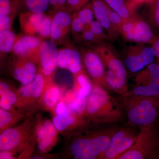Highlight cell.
Listing matches in <instances>:
<instances>
[{
  "mask_svg": "<svg viewBox=\"0 0 159 159\" xmlns=\"http://www.w3.org/2000/svg\"><path fill=\"white\" fill-rule=\"evenodd\" d=\"M136 73L129 93L144 97H159V65L152 63Z\"/></svg>",
  "mask_w": 159,
  "mask_h": 159,
  "instance_id": "52a82bcc",
  "label": "cell"
},
{
  "mask_svg": "<svg viewBox=\"0 0 159 159\" xmlns=\"http://www.w3.org/2000/svg\"><path fill=\"white\" fill-rule=\"evenodd\" d=\"M0 107L3 110L10 111H17L16 108L9 102L8 99L3 97H1L0 98Z\"/></svg>",
  "mask_w": 159,
  "mask_h": 159,
  "instance_id": "60d3db41",
  "label": "cell"
},
{
  "mask_svg": "<svg viewBox=\"0 0 159 159\" xmlns=\"http://www.w3.org/2000/svg\"><path fill=\"white\" fill-rule=\"evenodd\" d=\"M152 47L155 49L156 52V58L157 59V64L159 65V38L157 39L153 44Z\"/></svg>",
  "mask_w": 159,
  "mask_h": 159,
  "instance_id": "7bdbcfd3",
  "label": "cell"
},
{
  "mask_svg": "<svg viewBox=\"0 0 159 159\" xmlns=\"http://www.w3.org/2000/svg\"><path fill=\"white\" fill-rule=\"evenodd\" d=\"M93 7L95 17L104 29L107 31L110 37L116 38L111 25L109 18L110 7L103 0H91Z\"/></svg>",
  "mask_w": 159,
  "mask_h": 159,
  "instance_id": "ffe728a7",
  "label": "cell"
},
{
  "mask_svg": "<svg viewBox=\"0 0 159 159\" xmlns=\"http://www.w3.org/2000/svg\"><path fill=\"white\" fill-rule=\"evenodd\" d=\"M19 16L20 28L23 33L38 36L44 40L50 39L51 16L45 13L26 11L21 13Z\"/></svg>",
  "mask_w": 159,
  "mask_h": 159,
  "instance_id": "ba28073f",
  "label": "cell"
},
{
  "mask_svg": "<svg viewBox=\"0 0 159 159\" xmlns=\"http://www.w3.org/2000/svg\"><path fill=\"white\" fill-rule=\"evenodd\" d=\"M53 122L59 133L67 137L92 123L84 114L70 112L62 116L55 115Z\"/></svg>",
  "mask_w": 159,
  "mask_h": 159,
  "instance_id": "e0dca14e",
  "label": "cell"
},
{
  "mask_svg": "<svg viewBox=\"0 0 159 159\" xmlns=\"http://www.w3.org/2000/svg\"><path fill=\"white\" fill-rule=\"evenodd\" d=\"M82 62L93 84L100 86L110 92L106 77L105 66L100 57L93 50H80Z\"/></svg>",
  "mask_w": 159,
  "mask_h": 159,
  "instance_id": "5bb4252c",
  "label": "cell"
},
{
  "mask_svg": "<svg viewBox=\"0 0 159 159\" xmlns=\"http://www.w3.org/2000/svg\"><path fill=\"white\" fill-rule=\"evenodd\" d=\"M15 18L8 16L0 15V31L12 30Z\"/></svg>",
  "mask_w": 159,
  "mask_h": 159,
  "instance_id": "74e56055",
  "label": "cell"
},
{
  "mask_svg": "<svg viewBox=\"0 0 159 159\" xmlns=\"http://www.w3.org/2000/svg\"><path fill=\"white\" fill-rule=\"evenodd\" d=\"M152 0H130L132 2L134 3V5L137 6V5H140L144 3H150Z\"/></svg>",
  "mask_w": 159,
  "mask_h": 159,
  "instance_id": "ee69618b",
  "label": "cell"
},
{
  "mask_svg": "<svg viewBox=\"0 0 159 159\" xmlns=\"http://www.w3.org/2000/svg\"><path fill=\"white\" fill-rule=\"evenodd\" d=\"M73 90L80 98H88L93 88V83L87 74L85 70H81L74 74Z\"/></svg>",
  "mask_w": 159,
  "mask_h": 159,
  "instance_id": "7402d4cb",
  "label": "cell"
},
{
  "mask_svg": "<svg viewBox=\"0 0 159 159\" xmlns=\"http://www.w3.org/2000/svg\"><path fill=\"white\" fill-rule=\"evenodd\" d=\"M88 98L82 99L77 97L68 103L66 106L69 112L84 115Z\"/></svg>",
  "mask_w": 159,
  "mask_h": 159,
  "instance_id": "4dcf8cb0",
  "label": "cell"
},
{
  "mask_svg": "<svg viewBox=\"0 0 159 159\" xmlns=\"http://www.w3.org/2000/svg\"><path fill=\"white\" fill-rule=\"evenodd\" d=\"M57 66L60 68L68 70L74 74L81 70L83 69L80 51L74 46L59 49Z\"/></svg>",
  "mask_w": 159,
  "mask_h": 159,
  "instance_id": "ac0fdd59",
  "label": "cell"
},
{
  "mask_svg": "<svg viewBox=\"0 0 159 159\" xmlns=\"http://www.w3.org/2000/svg\"><path fill=\"white\" fill-rule=\"evenodd\" d=\"M72 14L66 9L56 12L52 16L50 39L57 45L73 47L70 42Z\"/></svg>",
  "mask_w": 159,
  "mask_h": 159,
  "instance_id": "7c38bea8",
  "label": "cell"
},
{
  "mask_svg": "<svg viewBox=\"0 0 159 159\" xmlns=\"http://www.w3.org/2000/svg\"><path fill=\"white\" fill-rule=\"evenodd\" d=\"M118 99L129 125L140 128L157 123L159 97H144L128 92Z\"/></svg>",
  "mask_w": 159,
  "mask_h": 159,
  "instance_id": "3957f363",
  "label": "cell"
},
{
  "mask_svg": "<svg viewBox=\"0 0 159 159\" xmlns=\"http://www.w3.org/2000/svg\"><path fill=\"white\" fill-rule=\"evenodd\" d=\"M36 140L39 149L43 153H48L57 144L58 140L51 136L44 125L43 119L39 115L36 128Z\"/></svg>",
  "mask_w": 159,
  "mask_h": 159,
  "instance_id": "44dd1931",
  "label": "cell"
},
{
  "mask_svg": "<svg viewBox=\"0 0 159 159\" xmlns=\"http://www.w3.org/2000/svg\"><path fill=\"white\" fill-rule=\"evenodd\" d=\"M39 115L29 117L21 124L10 127L0 135V151L11 150L20 153L36 140V128Z\"/></svg>",
  "mask_w": 159,
  "mask_h": 159,
  "instance_id": "5b68a950",
  "label": "cell"
},
{
  "mask_svg": "<svg viewBox=\"0 0 159 159\" xmlns=\"http://www.w3.org/2000/svg\"><path fill=\"white\" fill-rule=\"evenodd\" d=\"M114 11L122 17L123 23L136 16L135 11V5L125 0H103Z\"/></svg>",
  "mask_w": 159,
  "mask_h": 159,
  "instance_id": "603a6c76",
  "label": "cell"
},
{
  "mask_svg": "<svg viewBox=\"0 0 159 159\" xmlns=\"http://www.w3.org/2000/svg\"><path fill=\"white\" fill-rule=\"evenodd\" d=\"M70 112L68 110L66 103L63 101H60L58 102L54 112V113L55 114V115L61 116L67 115Z\"/></svg>",
  "mask_w": 159,
  "mask_h": 159,
  "instance_id": "ab89813d",
  "label": "cell"
},
{
  "mask_svg": "<svg viewBox=\"0 0 159 159\" xmlns=\"http://www.w3.org/2000/svg\"><path fill=\"white\" fill-rule=\"evenodd\" d=\"M108 92L100 86L93 84L84 113L91 123L114 124L124 119L125 113L119 99L111 96Z\"/></svg>",
  "mask_w": 159,
  "mask_h": 159,
  "instance_id": "7a4b0ae2",
  "label": "cell"
},
{
  "mask_svg": "<svg viewBox=\"0 0 159 159\" xmlns=\"http://www.w3.org/2000/svg\"><path fill=\"white\" fill-rule=\"evenodd\" d=\"M121 34L127 41L153 44L157 37L150 26L138 15L123 23Z\"/></svg>",
  "mask_w": 159,
  "mask_h": 159,
  "instance_id": "30bf717a",
  "label": "cell"
},
{
  "mask_svg": "<svg viewBox=\"0 0 159 159\" xmlns=\"http://www.w3.org/2000/svg\"><path fill=\"white\" fill-rule=\"evenodd\" d=\"M23 12L45 13L48 10L50 0H23Z\"/></svg>",
  "mask_w": 159,
  "mask_h": 159,
  "instance_id": "83f0119b",
  "label": "cell"
},
{
  "mask_svg": "<svg viewBox=\"0 0 159 159\" xmlns=\"http://www.w3.org/2000/svg\"><path fill=\"white\" fill-rule=\"evenodd\" d=\"M23 0H0V15L16 17L23 12Z\"/></svg>",
  "mask_w": 159,
  "mask_h": 159,
  "instance_id": "d4e9b609",
  "label": "cell"
},
{
  "mask_svg": "<svg viewBox=\"0 0 159 159\" xmlns=\"http://www.w3.org/2000/svg\"><path fill=\"white\" fill-rule=\"evenodd\" d=\"M17 152L11 150L2 151L0 152L1 159H14L17 158L16 154Z\"/></svg>",
  "mask_w": 159,
  "mask_h": 159,
  "instance_id": "b9f144b4",
  "label": "cell"
},
{
  "mask_svg": "<svg viewBox=\"0 0 159 159\" xmlns=\"http://www.w3.org/2000/svg\"><path fill=\"white\" fill-rule=\"evenodd\" d=\"M157 124H158V126L159 127V117L158 119Z\"/></svg>",
  "mask_w": 159,
  "mask_h": 159,
  "instance_id": "f6af8a7d",
  "label": "cell"
},
{
  "mask_svg": "<svg viewBox=\"0 0 159 159\" xmlns=\"http://www.w3.org/2000/svg\"><path fill=\"white\" fill-rule=\"evenodd\" d=\"M77 13L78 17L85 25V29H90L91 24L93 21L95 16L93 7L91 2L77 11Z\"/></svg>",
  "mask_w": 159,
  "mask_h": 159,
  "instance_id": "f546056e",
  "label": "cell"
},
{
  "mask_svg": "<svg viewBox=\"0 0 159 159\" xmlns=\"http://www.w3.org/2000/svg\"><path fill=\"white\" fill-rule=\"evenodd\" d=\"M91 0H67L66 9L71 14L78 11Z\"/></svg>",
  "mask_w": 159,
  "mask_h": 159,
  "instance_id": "e575fe53",
  "label": "cell"
},
{
  "mask_svg": "<svg viewBox=\"0 0 159 159\" xmlns=\"http://www.w3.org/2000/svg\"><path fill=\"white\" fill-rule=\"evenodd\" d=\"M156 57L153 47H148L142 43L129 48L125 60V67L133 73H136L152 63Z\"/></svg>",
  "mask_w": 159,
  "mask_h": 159,
  "instance_id": "8fae6325",
  "label": "cell"
},
{
  "mask_svg": "<svg viewBox=\"0 0 159 159\" xmlns=\"http://www.w3.org/2000/svg\"><path fill=\"white\" fill-rule=\"evenodd\" d=\"M25 116V114L19 111H10L0 108V133L16 124Z\"/></svg>",
  "mask_w": 159,
  "mask_h": 159,
  "instance_id": "484cf974",
  "label": "cell"
},
{
  "mask_svg": "<svg viewBox=\"0 0 159 159\" xmlns=\"http://www.w3.org/2000/svg\"><path fill=\"white\" fill-rule=\"evenodd\" d=\"M119 127L91 123L68 137L67 155L75 159H101Z\"/></svg>",
  "mask_w": 159,
  "mask_h": 159,
  "instance_id": "6da1fadb",
  "label": "cell"
},
{
  "mask_svg": "<svg viewBox=\"0 0 159 159\" xmlns=\"http://www.w3.org/2000/svg\"><path fill=\"white\" fill-rule=\"evenodd\" d=\"M90 28L99 43H102L103 41L108 38V36L104 32V28L97 21H93L91 24Z\"/></svg>",
  "mask_w": 159,
  "mask_h": 159,
  "instance_id": "836d02e7",
  "label": "cell"
},
{
  "mask_svg": "<svg viewBox=\"0 0 159 159\" xmlns=\"http://www.w3.org/2000/svg\"><path fill=\"white\" fill-rule=\"evenodd\" d=\"M132 125L119 127L101 159H118L130 148L135 142L139 132Z\"/></svg>",
  "mask_w": 159,
  "mask_h": 159,
  "instance_id": "9c48e42d",
  "label": "cell"
},
{
  "mask_svg": "<svg viewBox=\"0 0 159 159\" xmlns=\"http://www.w3.org/2000/svg\"><path fill=\"white\" fill-rule=\"evenodd\" d=\"M85 29L83 22L78 17L77 11L72 14L71 20V34L76 42H81L83 33Z\"/></svg>",
  "mask_w": 159,
  "mask_h": 159,
  "instance_id": "f1b7e54d",
  "label": "cell"
},
{
  "mask_svg": "<svg viewBox=\"0 0 159 159\" xmlns=\"http://www.w3.org/2000/svg\"><path fill=\"white\" fill-rule=\"evenodd\" d=\"M109 18L111 25L117 37L121 34L123 24V20L118 13L111 8L109 10Z\"/></svg>",
  "mask_w": 159,
  "mask_h": 159,
  "instance_id": "d6a6232c",
  "label": "cell"
},
{
  "mask_svg": "<svg viewBox=\"0 0 159 159\" xmlns=\"http://www.w3.org/2000/svg\"><path fill=\"white\" fill-rule=\"evenodd\" d=\"M5 97L6 99H8L9 102L14 107L16 108V105L18 102V96L17 94V90H14L12 87L6 92L5 94L0 96V97Z\"/></svg>",
  "mask_w": 159,
  "mask_h": 159,
  "instance_id": "f35d334b",
  "label": "cell"
},
{
  "mask_svg": "<svg viewBox=\"0 0 159 159\" xmlns=\"http://www.w3.org/2000/svg\"><path fill=\"white\" fill-rule=\"evenodd\" d=\"M47 80V77L43 74L39 69H38L36 77L32 82V102L34 111L39 108L40 100Z\"/></svg>",
  "mask_w": 159,
  "mask_h": 159,
  "instance_id": "cb8c5ba5",
  "label": "cell"
},
{
  "mask_svg": "<svg viewBox=\"0 0 159 159\" xmlns=\"http://www.w3.org/2000/svg\"><path fill=\"white\" fill-rule=\"evenodd\" d=\"M44 40L38 36L20 33L16 35L11 54L25 57L39 65L40 47Z\"/></svg>",
  "mask_w": 159,
  "mask_h": 159,
  "instance_id": "4fadbf2b",
  "label": "cell"
},
{
  "mask_svg": "<svg viewBox=\"0 0 159 159\" xmlns=\"http://www.w3.org/2000/svg\"><path fill=\"white\" fill-rule=\"evenodd\" d=\"M93 50L99 55L105 66L107 82L110 91L119 96L128 93L129 89L125 66L111 48L102 43L95 46Z\"/></svg>",
  "mask_w": 159,
  "mask_h": 159,
  "instance_id": "277c9868",
  "label": "cell"
},
{
  "mask_svg": "<svg viewBox=\"0 0 159 159\" xmlns=\"http://www.w3.org/2000/svg\"><path fill=\"white\" fill-rule=\"evenodd\" d=\"M136 140L118 159H159V127L157 123L140 127Z\"/></svg>",
  "mask_w": 159,
  "mask_h": 159,
  "instance_id": "8992f818",
  "label": "cell"
},
{
  "mask_svg": "<svg viewBox=\"0 0 159 159\" xmlns=\"http://www.w3.org/2000/svg\"><path fill=\"white\" fill-rule=\"evenodd\" d=\"M16 35L13 30L0 31V54L1 58H4L11 53Z\"/></svg>",
  "mask_w": 159,
  "mask_h": 159,
  "instance_id": "4316f807",
  "label": "cell"
},
{
  "mask_svg": "<svg viewBox=\"0 0 159 159\" xmlns=\"http://www.w3.org/2000/svg\"><path fill=\"white\" fill-rule=\"evenodd\" d=\"M8 67L11 76L22 84L32 82L38 71L35 63L12 54L9 57Z\"/></svg>",
  "mask_w": 159,
  "mask_h": 159,
  "instance_id": "9a60e30c",
  "label": "cell"
},
{
  "mask_svg": "<svg viewBox=\"0 0 159 159\" xmlns=\"http://www.w3.org/2000/svg\"><path fill=\"white\" fill-rule=\"evenodd\" d=\"M67 0H50L48 14L53 16L58 11L66 9Z\"/></svg>",
  "mask_w": 159,
  "mask_h": 159,
  "instance_id": "d590c367",
  "label": "cell"
},
{
  "mask_svg": "<svg viewBox=\"0 0 159 159\" xmlns=\"http://www.w3.org/2000/svg\"><path fill=\"white\" fill-rule=\"evenodd\" d=\"M57 45L51 39L44 40L40 47L38 69L48 78H53L58 67Z\"/></svg>",
  "mask_w": 159,
  "mask_h": 159,
  "instance_id": "2e32d148",
  "label": "cell"
},
{
  "mask_svg": "<svg viewBox=\"0 0 159 159\" xmlns=\"http://www.w3.org/2000/svg\"><path fill=\"white\" fill-rule=\"evenodd\" d=\"M81 42L87 45L96 44L97 46L100 44L90 29L84 30L81 37Z\"/></svg>",
  "mask_w": 159,
  "mask_h": 159,
  "instance_id": "8d00e7d4",
  "label": "cell"
},
{
  "mask_svg": "<svg viewBox=\"0 0 159 159\" xmlns=\"http://www.w3.org/2000/svg\"><path fill=\"white\" fill-rule=\"evenodd\" d=\"M148 4L149 21L154 27L159 30V0H152Z\"/></svg>",
  "mask_w": 159,
  "mask_h": 159,
  "instance_id": "1f68e13d",
  "label": "cell"
},
{
  "mask_svg": "<svg viewBox=\"0 0 159 159\" xmlns=\"http://www.w3.org/2000/svg\"><path fill=\"white\" fill-rule=\"evenodd\" d=\"M61 90L53 78H47L45 86L41 97L39 108L54 113L60 100Z\"/></svg>",
  "mask_w": 159,
  "mask_h": 159,
  "instance_id": "d6986e66",
  "label": "cell"
}]
</instances>
